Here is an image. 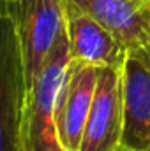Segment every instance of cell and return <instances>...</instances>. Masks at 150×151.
<instances>
[{
  "mask_svg": "<svg viewBox=\"0 0 150 151\" xmlns=\"http://www.w3.org/2000/svg\"><path fill=\"white\" fill-rule=\"evenodd\" d=\"M71 63L69 39L64 32L46 58L36 81L28 86L20 151H66L57 125V102Z\"/></svg>",
  "mask_w": 150,
  "mask_h": 151,
  "instance_id": "cell-1",
  "label": "cell"
},
{
  "mask_svg": "<svg viewBox=\"0 0 150 151\" xmlns=\"http://www.w3.org/2000/svg\"><path fill=\"white\" fill-rule=\"evenodd\" d=\"M106 27L127 51L150 42V0H73Z\"/></svg>",
  "mask_w": 150,
  "mask_h": 151,
  "instance_id": "cell-8",
  "label": "cell"
},
{
  "mask_svg": "<svg viewBox=\"0 0 150 151\" xmlns=\"http://www.w3.org/2000/svg\"><path fill=\"white\" fill-rule=\"evenodd\" d=\"M124 130L122 146L150 150V63L141 49L129 51L122 65Z\"/></svg>",
  "mask_w": 150,
  "mask_h": 151,
  "instance_id": "cell-5",
  "label": "cell"
},
{
  "mask_svg": "<svg viewBox=\"0 0 150 151\" xmlns=\"http://www.w3.org/2000/svg\"><path fill=\"white\" fill-rule=\"evenodd\" d=\"M0 2H12V0H0Z\"/></svg>",
  "mask_w": 150,
  "mask_h": 151,
  "instance_id": "cell-11",
  "label": "cell"
},
{
  "mask_svg": "<svg viewBox=\"0 0 150 151\" xmlns=\"http://www.w3.org/2000/svg\"><path fill=\"white\" fill-rule=\"evenodd\" d=\"M141 53L145 55V58L149 60V63H150V42L147 44V46H145V47H141Z\"/></svg>",
  "mask_w": 150,
  "mask_h": 151,
  "instance_id": "cell-9",
  "label": "cell"
},
{
  "mask_svg": "<svg viewBox=\"0 0 150 151\" xmlns=\"http://www.w3.org/2000/svg\"><path fill=\"white\" fill-rule=\"evenodd\" d=\"M28 83L12 16L0 2V151H20Z\"/></svg>",
  "mask_w": 150,
  "mask_h": 151,
  "instance_id": "cell-2",
  "label": "cell"
},
{
  "mask_svg": "<svg viewBox=\"0 0 150 151\" xmlns=\"http://www.w3.org/2000/svg\"><path fill=\"white\" fill-rule=\"evenodd\" d=\"M99 67L73 62L69 63L57 102V125L66 151H78L85 123L92 107Z\"/></svg>",
  "mask_w": 150,
  "mask_h": 151,
  "instance_id": "cell-7",
  "label": "cell"
},
{
  "mask_svg": "<svg viewBox=\"0 0 150 151\" xmlns=\"http://www.w3.org/2000/svg\"><path fill=\"white\" fill-rule=\"evenodd\" d=\"M64 7L71 60L99 69H122L129 51L120 44V40L97 19L79 9L73 0H64Z\"/></svg>",
  "mask_w": 150,
  "mask_h": 151,
  "instance_id": "cell-6",
  "label": "cell"
},
{
  "mask_svg": "<svg viewBox=\"0 0 150 151\" xmlns=\"http://www.w3.org/2000/svg\"><path fill=\"white\" fill-rule=\"evenodd\" d=\"M122 69L101 67L92 107L78 151H115L118 146H122Z\"/></svg>",
  "mask_w": 150,
  "mask_h": 151,
  "instance_id": "cell-4",
  "label": "cell"
},
{
  "mask_svg": "<svg viewBox=\"0 0 150 151\" xmlns=\"http://www.w3.org/2000/svg\"><path fill=\"white\" fill-rule=\"evenodd\" d=\"M115 151H133V150H129V148H125V146H118Z\"/></svg>",
  "mask_w": 150,
  "mask_h": 151,
  "instance_id": "cell-10",
  "label": "cell"
},
{
  "mask_svg": "<svg viewBox=\"0 0 150 151\" xmlns=\"http://www.w3.org/2000/svg\"><path fill=\"white\" fill-rule=\"evenodd\" d=\"M20 40L28 86L36 81L57 40L66 32L64 0L5 2Z\"/></svg>",
  "mask_w": 150,
  "mask_h": 151,
  "instance_id": "cell-3",
  "label": "cell"
},
{
  "mask_svg": "<svg viewBox=\"0 0 150 151\" xmlns=\"http://www.w3.org/2000/svg\"><path fill=\"white\" fill-rule=\"evenodd\" d=\"M147 151H150V150H147Z\"/></svg>",
  "mask_w": 150,
  "mask_h": 151,
  "instance_id": "cell-12",
  "label": "cell"
}]
</instances>
